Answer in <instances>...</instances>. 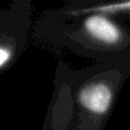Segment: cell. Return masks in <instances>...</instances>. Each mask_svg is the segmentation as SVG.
Masks as SVG:
<instances>
[{"label":"cell","mask_w":130,"mask_h":130,"mask_svg":"<svg viewBox=\"0 0 130 130\" xmlns=\"http://www.w3.org/2000/svg\"><path fill=\"white\" fill-rule=\"evenodd\" d=\"M130 64H94L74 69L59 62L41 130H105Z\"/></svg>","instance_id":"obj_1"},{"label":"cell","mask_w":130,"mask_h":130,"mask_svg":"<svg viewBox=\"0 0 130 130\" xmlns=\"http://www.w3.org/2000/svg\"><path fill=\"white\" fill-rule=\"evenodd\" d=\"M32 34L42 46L63 48L98 64H130V26L88 1L67 2L47 10Z\"/></svg>","instance_id":"obj_2"},{"label":"cell","mask_w":130,"mask_h":130,"mask_svg":"<svg viewBox=\"0 0 130 130\" xmlns=\"http://www.w3.org/2000/svg\"><path fill=\"white\" fill-rule=\"evenodd\" d=\"M32 4L15 0L0 8V74L9 71L27 47L33 29Z\"/></svg>","instance_id":"obj_3"}]
</instances>
